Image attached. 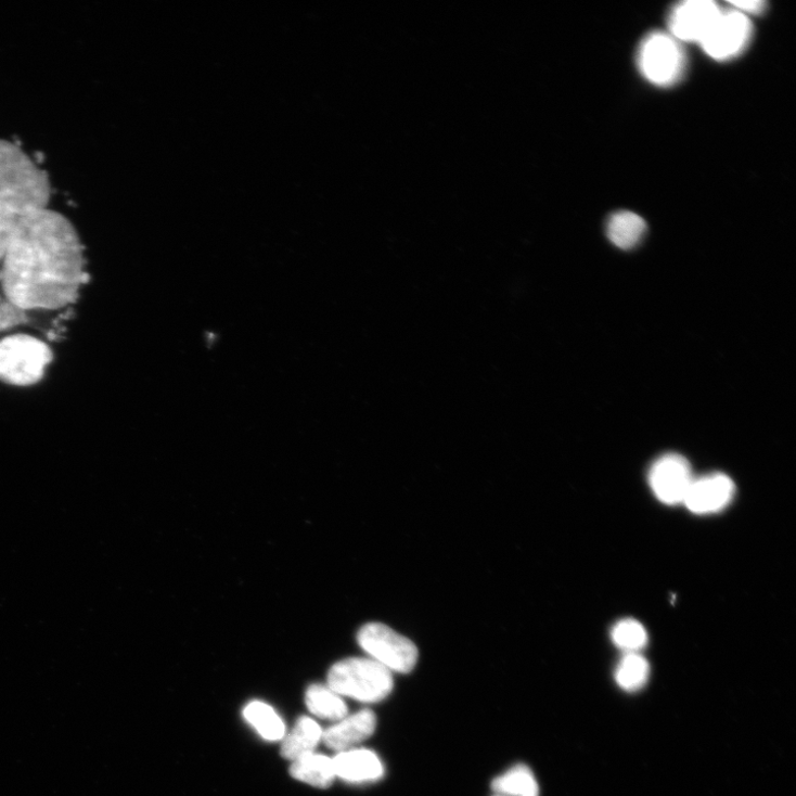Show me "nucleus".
<instances>
[{
	"label": "nucleus",
	"mask_w": 796,
	"mask_h": 796,
	"mask_svg": "<svg viewBox=\"0 0 796 796\" xmlns=\"http://www.w3.org/2000/svg\"><path fill=\"white\" fill-rule=\"evenodd\" d=\"M721 11L711 0H689L671 11L670 35L678 41L698 42L705 38Z\"/></svg>",
	"instance_id": "nucleus-8"
},
{
	"label": "nucleus",
	"mask_w": 796,
	"mask_h": 796,
	"mask_svg": "<svg viewBox=\"0 0 796 796\" xmlns=\"http://www.w3.org/2000/svg\"><path fill=\"white\" fill-rule=\"evenodd\" d=\"M322 736L320 726L311 718L303 717L284 741L281 755L292 761L311 755L322 741Z\"/></svg>",
	"instance_id": "nucleus-13"
},
{
	"label": "nucleus",
	"mask_w": 796,
	"mask_h": 796,
	"mask_svg": "<svg viewBox=\"0 0 796 796\" xmlns=\"http://www.w3.org/2000/svg\"><path fill=\"white\" fill-rule=\"evenodd\" d=\"M612 641L627 654L639 653L647 645L649 635L639 620L627 618L615 625L612 630Z\"/></svg>",
	"instance_id": "nucleus-19"
},
{
	"label": "nucleus",
	"mask_w": 796,
	"mask_h": 796,
	"mask_svg": "<svg viewBox=\"0 0 796 796\" xmlns=\"http://www.w3.org/2000/svg\"><path fill=\"white\" fill-rule=\"evenodd\" d=\"M732 10L748 15H759L766 11L767 4L760 0H748V2H731Z\"/></svg>",
	"instance_id": "nucleus-20"
},
{
	"label": "nucleus",
	"mask_w": 796,
	"mask_h": 796,
	"mask_svg": "<svg viewBox=\"0 0 796 796\" xmlns=\"http://www.w3.org/2000/svg\"><path fill=\"white\" fill-rule=\"evenodd\" d=\"M361 649L387 670L408 673L414 669L419 650L408 638L381 622H369L360 630Z\"/></svg>",
	"instance_id": "nucleus-5"
},
{
	"label": "nucleus",
	"mask_w": 796,
	"mask_h": 796,
	"mask_svg": "<svg viewBox=\"0 0 796 796\" xmlns=\"http://www.w3.org/2000/svg\"><path fill=\"white\" fill-rule=\"evenodd\" d=\"M376 728V717L371 710H361L338 720L323 732L322 741L328 748L343 753L367 741Z\"/></svg>",
	"instance_id": "nucleus-10"
},
{
	"label": "nucleus",
	"mask_w": 796,
	"mask_h": 796,
	"mask_svg": "<svg viewBox=\"0 0 796 796\" xmlns=\"http://www.w3.org/2000/svg\"><path fill=\"white\" fill-rule=\"evenodd\" d=\"M646 231L645 220L632 211L615 213L606 224L608 240L621 249H631L638 246L644 239Z\"/></svg>",
	"instance_id": "nucleus-12"
},
{
	"label": "nucleus",
	"mask_w": 796,
	"mask_h": 796,
	"mask_svg": "<svg viewBox=\"0 0 796 796\" xmlns=\"http://www.w3.org/2000/svg\"><path fill=\"white\" fill-rule=\"evenodd\" d=\"M328 682L339 696L362 703L383 701L394 686L391 672L371 658H348L334 664Z\"/></svg>",
	"instance_id": "nucleus-3"
},
{
	"label": "nucleus",
	"mask_w": 796,
	"mask_h": 796,
	"mask_svg": "<svg viewBox=\"0 0 796 796\" xmlns=\"http://www.w3.org/2000/svg\"><path fill=\"white\" fill-rule=\"evenodd\" d=\"M336 776L351 783L373 782L384 774L381 759L370 750L350 749L333 759Z\"/></svg>",
	"instance_id": "nucleus-11"
},
{
	"label": "nucleus",
	"mask_w": 796,
	"mask_h": 796,
	"mask_svg": "<svg viewBox=\"0 0 796 796\" xmlns=\"http://www.w3.org/2000/svg\"><path fill=\"white\" fill-rule=\"evenodd\" d=\"M292 775L316 787H328L336 778L333 759L311 754L294 761Z\"/></svg>",
	"instance_id": "nucleus-14"
},
{
	"label": "nucleus",
	"mask_w": 796,
	"mask_h": 796,
	"mask_svg": "<svg viewBox=\"0 0 796 796\" xmlns=\"http://www.w3.org/2000/svg\"><path fill=\"white\" fill-rule=\"evenodd\" d=\"M651 673L650 664L639 653L625 655L615 670L617 685L627 692L642 690L649 681Z\"/></svg>",
	"instance_id": "nucleus-16"
},
{
	"label": "nucleus",
	"mask_w": 796,
	"mask_h": 796,
	"mask_svg": "<svg viewBox=\"0 0 796 796\" xmlns=\"http://www.w3.org/2000/svg\"><path fill=\"white\" fill-rule=\"evenodd\" d=\"M735 485L724 474L715 473L694 478L684 503L696 515L719 513L732 501Z\"/></svg>",
	"instance_id": "nucleus-9"
},
{
	"label": "nucleus",
	"mask_w": 796,
	"mask_h": 796,
	"mask_svg": "<svg viewBox=\"0 0 796 796\" xmlns=\"http://www.w3.org/2000/svg\"><path fill=\"white\" fill-rule=\"evenodd\" d=\"M690 462L679 453H666L652 465L650 486L656 498L665 504L684 502L694 480Z\"/></svg>",
	"instance_id": "nucleus-7"
},
{
	"label": "nucleus",
	"mask_w": 796,
	"mask_h": 796,
	"mask_svg": "<svg viewBox=\"0 0 796 796\" xmlns=\"http://www.w3.org/2000/svg\"><path fill=\"white\" fill-rule=\"evenodd\" d=\"M306 704L309 710L319 718L338 721L348 715V707L343 697L329 686H311L306 694Z\"/></svg>",
	"instance_id": "nucleus-17"
},
{
	"label": "nucleus",
	"mask_w": 796,
	"mask_h": 796,
	"mask_svg": "<svg viewBox=\"0 0 796 796\" xmlns=\"http://www.w3.org/2000/svg\"><path fill=\"white\" fill-rule=\"evenodd\" d=\"M53 361V347L38 336L16 333L0 338V383L35 386L43 381Z\"/></svg>",
	"instance_id": "nucleus-2"
},
{
	"label": "nucleus",
	"mask_w": 796,
	"mask_h": 796,
	"mask_svg": "<svg viewBox=\"0 0 796 796\" xmlns=\"http://www.w3.org/2000/svg\"><path fill=\"white\" fill-rule=\"evenodd\" d=\"M638 65L642 75L658 87L676 85L686 72V55L670 34L653 33L641 43Z\"/></svg>",
	"instance_id": "nucleus-4"
},
{
	"label": "nucleus",
	"mask_w": 796,
	"mask_h": 796,
	"mask_svg": "<svg viewBox=\"0 0 796 796\" xmlns=\"http://www.w3.org/2000/svg\"><path fill=\"white\" fill-rule=\"evenodd\" d=\"M245 719L269 742L280 741L284 736V723L268 705L254 702L244 710Z\"/></svg>",
	"instance_id": "nucleus-18"
},
{
	"label": "nucleus",
	"mask_w": 796,
	"mask_h": 796,
	"mask_svg": "<svg viewBox=\"0 0 796 796\" xmlns=\"http://www.w3.org/2000/svg\"><path fill=\"white\" fill-rule=\"evenodd\" d=\"M491 787L496 794L503 796H539V784L532 771L524 765L496 778Z\"/></svg>",
	"instance_id": "nucleus-15"
},
{
	"label": "nucleus",
	"mask_w": 796,
	"mask_h": 796,
	"mask_svg": "<svg viewBox=\"0 0 796 796\" xmlns=\"http://www.w3.org/2000/svg\"><path fill=\"white\" fill-rule=\"evenodd\" d=\"M753 34L754 28L748 16L734 10L721 11L701 46L712 60L727 62L746 50Z\"/></svg>",
	"instance_id": "nucleus-6"
},
{
	"label": "nucleus",
	"mask_w": 796,
	"mask_h": 796,
	"mask_svg": "<svg viewBox=\"0 0 796 796\" xmlns=\"http://www.w3.org/2000/svg\"><path fill=\"white\" fill-rule=\"evenodd\" d=\"M51 182L18 144L0 139V323L17 313L18 279L11 244L26 217L49 207Z\"/></svg>",
	"instance_id": "nucleus-1"
},
{
	"label": "nucleus",
	"mask_w": 796,
	"mask_h": 796,
	"mask_svg": "<svg viewBox=\"0 0 796 796\" xmlns=\"http://www.w3.org/2000/svg\"><path fill=\"white\" fill-rule=\"evenodd\" d=\"M495 796H503V795H498V794H497V795H495Z\"/></svg>",
	"instance_id": "nucleus-21"
}]
</instances>
